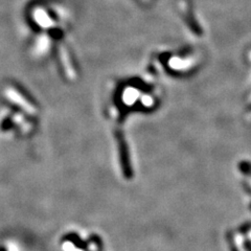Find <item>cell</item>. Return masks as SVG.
<instances>
[{
    "mask_svg": "<svg viewBox=\"0 0 251 251\" xmlns=\"http://www.w3.org/2000/svg\"><path fill=\"white\" fill-rule=\"evenodd\" d=\"M61 251H97L98 243L93 238H85L80 232L65 233L60 240Z\"/></svg>",
    "mask_w": 251,
    "mask_h": 251,
    "instance_id": "cell-1",
    "label": "cell"
},
{
    "mask_svg": "<svg viewBox=\"0 0 251 251\" xmlns=\"http://www.w3.org/2000/svg\"><path fill=\"white\" fill-rule=\"evenodd\" d=\"M3 93H4V97L7 100H10L13 104L20 107L23 111L26 112L27 114H30V115L37 114V108L34 105H31L25 98H23L22 94L15 88L6 87Z\"/></svg>",
    "mask_w": 251,
    "mask_h": 251,
    "instance_id": "cell-2",
    "label": "cell"
},
{
    "mask_svg": "<svg viewBox=\"0 0 251 251\" xmlns=\"http://www.w3.org/2000/svg\"><path fill=\"white\" fill-rule=\"evenodd\" d=\"M59 54H60V59H61L63 68H64V72L66 74V76L69 78V80H72V81L75 80V78L76 77V73L74 68L72 60H70L68 51L63 45L60 46Z\"/></svg>",
    "mask_w": 251,
    "mask_h": 251,
    "instance_id": "cell-3",
    "label": "cell"
},
{
    "mask_svg": "<svg viewBox=\"0 0 251 251\" xmlns=\"http://www.w3.org/2000/svg\"><path fill=\"white\" fill-rule=\"evenodd\" d=\"M33 18L37 25L42 28H50L54 26V22L50 17L49 13H47L42 7H37L33 12Z\"/></svg>",
    "mask_w": 251,
    "mask_h": 251,
    "instance_id": "cell-4",
    "label": "cell"
},
{
    "mask_svg": "<svg viewBox=\"0 0 251 251\" xmlns=\"http://www.w3.org/2000/svg\"><path fill=\"white\" fill-rule=\"evenodd\" d=\"M50 40L47 36H41L38 38L37 40V45H36V52L38 54H44L47 52V50H50Z\"/></svg>",
    "mask_w": 251,
    "mask_h": 251,
    "instance_id": "cell-5",
    "label": "cell"
},
{
    "mask_svg": "<svg viewBox=\"0 0 251 251\" xmlns=\"http://www.w3.org/2000/svg\"><path fill=\"white\" fill-rule=\"evenodd\" d=\"M0 251H22V249L16 242L6 241L0 245Z\"/></svg>",
    "mask_w": 251,
    "mask_h": 251,
    "instance_id": "cell-6",
    "label": "cell"
}]
</instances>
